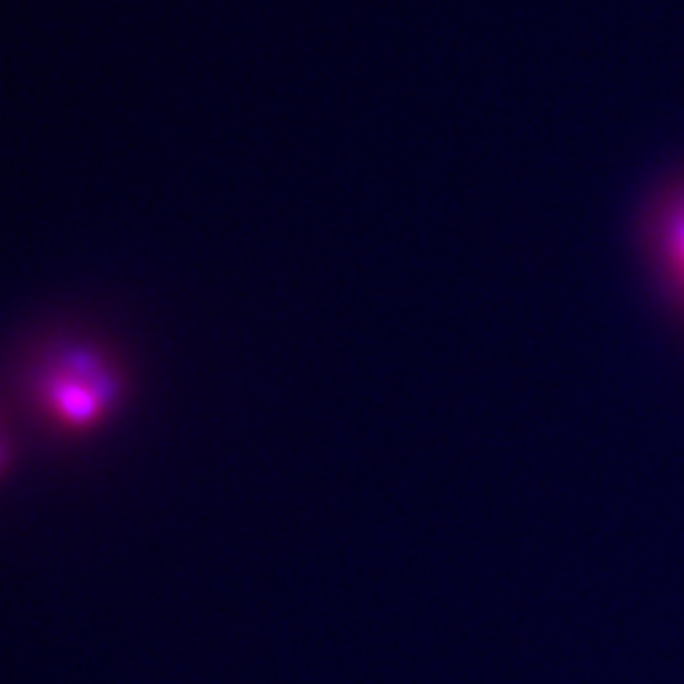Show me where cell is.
<instances>
[{"mask_svg":"<svg viewBox=\"0 0 684 684\" xmlns=\"http://www.w3.org/2000/svg\"><path fill=\"white\" fill-rule=\"evenodd\" d=\"M115 374L92 351L57 356L52 374L43 376V399L57 419L68 425L89 423L115 397Z\"/></svg>","mask_w":684,"mask_h":684,"instance_id":"obj_1","label":"cell"},{"mask_svg":"<svg viewBox=\"0 0 684 684\" xmlns=\"http://www.w3.org/2000/svg\"><path fill=\"white\" fill-rule=\"evenodd\" d=\"M653 252L671 288L684 300V189L667 194L653 217Z\"/></svg>","mask_w":684,"mask_h":684,"instance_id":"obj_2","label":"cell"},{"mask_svg":"<svg viewBox=\"0 0 684 684\" xmlns=\"http://www.w3.org/2000/svg\"><path fill=\"white\" fill-rule=\"evenodd\" d=\"M0 457H3V448H0Z\"/></svg>","mask_w":684,"mask_h":684,"instance_id":"obj_3","label":"cell"}]
</instances>
